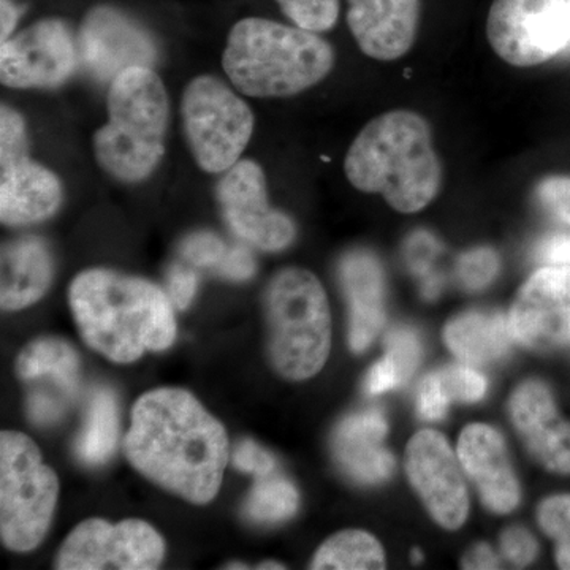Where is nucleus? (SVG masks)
<instances>
[{
    "label": "nucleus",
    "instance_id": "nucleus-33",
    "mask_svg": "<svg viewBox=\"0 0 570 570\" xmlns=\"http://www.w3.org/2000/svg\"><path fill=\"white\" fill-rule=\"evenodd\" d=\"M28 134L20 112L3 105L0 110V164L28 156Z\"/></svg>",
    "mask_w": 570,
    "mask_h": 570
},
{
    "label": "nucleus",
    "instance_id": "nucleus-27",
    "mask_svg": "<svg viewBox=\"0 0 570 570\" xmlns=\"http://www.w3.org/2000/svg\"><path fill=\"white\" fill-rule=\"evenodd\" d=\"M299 494L287 479L269 475L258 479L246 502V515L255 523H281L294 517Z\"/></svg>",
    "mask_w": 570,
    "mask_h": 570
},
{
    "label": "nucleus",
    "instance_id": "nucleus-23",
    "mask_svg": "<svg viewBox=\"0 0 570 570\" xmlns=\"http://www.w3.org/2000/svg\"><path fill=\"white\" fill-rule=\"evenodd\" d=\"M444 340L463 362L491 363L508 354L513 337L502 314L471 311L449 322Z\"/></svg>",
    "mask_w": 570,
    "mask_h": 570
},
{
    "label": "nucleus",
    "instance_id": "nucleus-44",
    "mask_svg": "<svg viewBox=\"0 0 570 570\" xmlns=\"http://www.w3.org/2000/svg\"><path fill=\"white\" fill-rule=\"evenodd\" d=\"M463 569H499V560L487 543H478L463 558Z\"/></svg>",
    "mask_w": 570,
    "mask_h": 570
},
{
    "label": "nucleus",
    "instance_id": "nucleus-25",
    "mask_svg": "<svg viewBox=\"0 0 570 570\" xmlns=\"http://www.w3.org/2000/svg\"><path fill=\"white\" fill-rule=\"evenodd\" d=\"M119 433L118 403L111 390L94 392L85 428L75 444L78 459L88 466H100L110 459Z\"/></svg>",
    "mask_w": 570,
    "mask_h": 570
},
{
    "label": "nucleus",
    "instance_id": "nucleus-21",
    "mask_svg": "<svg viewBox=\"0 0 570 570\" xmlns=\"http://www.w3.org/2000/svg\"><path fill=\"white\" fill-rule=\"evenodd\" d=\"M340 277L351 307L348 344L354 352L366 351L385 322L384 272L374 255L355 250L341 261Z\"/></svg>",
    "mask_w": 570,
    "mask_h": 570
},
{
    "label": "nucleus",
    "instance_id": "nucleus-4",
    "mask_svg": "<svg viewBox=\"0 0 570 570\" xmlns=\"http://www.w3.org/2000/svg\"><path fill=\"white\" fill-rule=\"evenodd\" d=\"M223 66L245 96L292 97L328 77L335 66V51L316 32L246 18L228 33Z\"/></svg>",
    "mask_w": 570,
    "mask_h": 570
},
{
    "label": "nucleus",
    "instance_id": "nucleus-30",
    "mask_svg": "<svg viewBox=\"0 0 570 570\" xmlns=\"http://www.w3.org/2000/svg\"><path fill=\"white\" fill-rule=\"evenodd\" d=\"M230 247L213 232H197L184 239L181 254L189 264L200 268H212L217 273Z\"/></svg>",
    "mask_w": 570,
    "mask_h": 570
},
{
    "label": "nucleus",
    "instance_id": "nucleus-13",
    "mask_svg": "<svg viewBox=\"0 0 570 570\" xmlns=\"http://www.w3.org/2000/svg\"><path fill=\"white\" fill-rule=\"evenodd\" d=\"M406 472L438 524L445 530L463 527L469 513L468 489L448 439L434 430L419 431L407 444Z\"/></svg>",
    "mask_w": 570,
    "mask_h": 570
},
{
    "label": "nucleus",
    "instance_id": "nucleus-32",
    "mask_svg": "<svg viewBox=\"0 0 570 570\" xmlns=\"http://www.w3.org/2000/svg\"><path fill=\"white\" fill-rule=\"evenodd\" d=\"M385 347H387V355L390 360L400 370L401 377L406 382L412 374L415 373L422 360V343L419 336L411 328L392 330L389 336L385 337Z\"/></svg>",
    "mask_w": 570,
    "mask_h": 570
},
{
    "label": "nucleus",
    "instance_id": "nucleus-48",
    "mask_svg": "<svg viewBox=\"0 0 570 570\" xmlns=\"http://www.w3.org/2000/svg\"><path fill=\"white\" fill-rule=\"evenodd\" d=\"M412 560H414V561L422 560V554H420L419 550H415L414 553H412Z\"/></svg>",
    "mask_w": 570,
    "mask_h": 570
},
{
    "label": "nucleus",
    "instance_id": "nucleus-39",
    "mask_svg": "<svg viewBox=\"0 0 570 570\" xmlns=\"http://www.w3.org/2000/svg\"><path fill=\"white\" fill-rule=\"evenodd\" d=\"M197 275L186 266L175 265L168 273V296L178 309H186L197 292Z\"/></svg>",
    "mask_w": 570,
    "mask_h": 570
},
{
    "label": "nucleus",
    "instance_id": "nucleus-14",
    "mask_svg": "<svg viewBox=\"0 0 570 570\" xmlns=\"http://www.w3.org/2000/svg\"><path fill=\"white\" fill-rule=\"evenodd\" d=\"M509 328L513 340L534 351L570 343V266H542L521 285Z\"/></svg>",
    "mask_w": 570,
    "mask_h": 570
},
{
    "label": "nucleus",
    "instance_id": "nucleus-36",
    "mask_svg": "<svg viewBox=\"0 0 570 570\" xmlns=\"http://www.w3.org/2000/svg\"><path fill=\"white\" fill-rule=\"evenodd\" d=\"M234 464L238 471L258 479L269 478L276 469L275 456L250 439L239 442L235 449Z\"/></svg>",
    "mask_w": 570,
    "mask_h": 570
},
{
    "label": "nucleus",
    "instance_id": "nucleus-37",
    "mask_svg": "<svg viewBox=\"0 0 570 570\" xmlns=\"http://www.w3.org/2000/svg\"><path fill=\"white\" fill-rule=\"evenodd\" d=\"M450 397L445 393L439 373H431L423 379L419 389L417 409L420 417L438 422L444 419L449 411Z\"/></svg>",
    "mask_w": 570,
    "mask_h": 570
},
{
    "label": "nucleus",
    "instance_id": "nucleus-7",
    "mask_svg": "<svg viewBox=\"0 0 570 570\" xmlns=\"http://www.w3.org/2000/svg\"><path fill=\"white\" fill-rule=\"evenodd\" d=\"M59 497L56 472L36 442L18 431L0 434V538L13 551L36 550L50 530Z\"/></svg>",
    "mask_w": 570,
    "mask_h": 570
},
{
    "label": "nucleus",
    "instance_id": "nucleus-35",
    "mask_svg": "<svg viewBox=\"0 0 570 570\" xmlns=\"http://www.w3.org/2000/svg\"><path fill=\"white\" fill-rule=\"evenodd\" d=\"M538 521L542 531L551 539L560 540L570 532V497L558 494L547 498L539 505Z\"/></svg>",
    "mask_w": 570,
    "mask_h": 570
},
{
    "label": "nucleus",
    "instance_id": "nucleus-10",
    "mask_svg": "<svg viewBox=\"0 0 570 570\" xmlns=\"http://www.w3.org/2000/svg\"><path fill=\"white\" fill-rule=\"evenodd\" d=\"M165 542L141 520L108 523L82 521L63 540L56 558L59 570H153L163 564Z\"/></svg>",
    "mask_w": 570,
    "mask_h": 570
},
{
    "label": "nucleus",
    "instance_id": "nucleus-2",
    "mask_svg": "<svg viewBox=\"0 0 570 570\" xmlns=\"http://www.w3.org/2000/svg\"><path fill=\"white\" fill-rule=\"evenodd\" d=\"M69 303L85 343L111 362H137L175 343L174 303L151 281L88 269L70 284Z\"/></svg>",
    "mask_w": 570,
    "mask_h": 570
},
{
    "label": "nucleus",
    "instance_id": "nucleus-26",
    "mask_svg": "<svg viewBox=\"0 0 570 570\" xmlns=\"http://www.w3.org/2000/svg\"><path fill=\"white\" fill-rule=\"evenodd\" d=\"M385 553L379 540L365 531L337 532L317 550L311 562L314 570L384 569Z\"/></svg>",
    "mask_w": 570,
    "mask_h": 570
},
{
    "label": "nucleus",
    "instance_id": "nucleus-11",
    "mask_svg": "<svg viewBox=\"0 0 570 570\" xmlns=\"http://www.w3.org/2000/svg\"><path fill=\"white\" fill-rule=\"evenodd\" d=\"M216 194L225 223L247 245L276 253L294 242L295 225L269 206L264 170L254 160H238L228 168Z\"/></svg>",
    "mask_w": 570,
    "mask_h": 570
},
{
    "label": "nucleus",
    "instance_id": "nucleus-1",
    "mask_svg": "<svg viewBox=\"0 0 570 570\" xmlns=\"http://www.w3.org/2000/svg\"><path fill=\"white\" fill-rule=\"evenodd\" d=\"M124 452L156 485L193 504H208L223 485L228 436L193 393L156 389L135 403Z\"/></svg>",
    "mask_w": 570,
    "mask_h": 570
},
{
    "label": "nucleus",
    "instance_id": "nucleus-45",
    "mask_svg": "<svg viewBox=\"0 0 570 570\" xmlns=\"http://www.w3.org/2000/svg\"><path fill=\"white\" fill-rule=\"evenodd\" d=\"M2 14H0V37H2L3 41L10 39L11 33H13L14 28H17V22L20 20V9L14 6L11 0H2Z\"/></svg>",
    "mask_w": 570,
    "mask_h": 570
},
{
    "label": "nucleus",
    "instance_id": "nucleus-38",
    "mask_svg": "<svg viewBox=\"0 0 570 570\" xmlns=\"http://www.w3.org/2000/svg\"><path fill=\"white\" fill-rule=\"evenodd\" d=\"M501 551L505 560L519 568H524L538 557L539 543L530 531L513 527L502 534Z\"/></svg>",
    "mask_w": 570,
    "mask_h": 570
},
{
    "label": "nucleus",
    "instance_id": "nucleus-12",
    "mask_svg": "<svg viewBox=\"0 0 570 570\" xmlns=\"http://www.w3.org/2000/svg\"><path fill=\"white\" fill-rule=\"evenodd\" d=\"M77 45L58 20L37 22L0 48V80L13 89L56 88L78 67Z\"/></svg>",
    "mask_w": 570,
    "mask_h": 570
},
{
    "label": "nucleus",
    "instance_id": "nucleus-18",
    "mask_svg": "<svg viewBox=\"0 0 570 570\" xmlns=\"http://www.w3.org/2000/svg\"><path fill=\"white\" fill-rule=\"evenodd\" d=\"M461 468L479 489L485 508L509 513L520 504V485L510 463L504 439L493 426L474 423L459 441Z\"/></svg>",
    "mask_w": 570,
    "mask_h": 570
},
{
    "label": "nucleus",
    "instance_id": "nucleus-40",
    "mask_svg": "<svg viewBox=\"0 0 570 570\" xmlns=\"http://www.w3.org/2000/svg\"><path fill=\"white\" fill-rule=\"evenodd\" d=\"M29 417L36 425H51L58 422L66 409V400L51 395L45 390H36L28 401Z\"/></svg>",
    "mask_w": 570,
    "mask_h": 570
},
{
    "label": "nucleus",
    "instance_id": "nucleus-8",
    "mask_svg": "<svg viewBox=\"0 0 570 570\" xmlns=\"http://www.w3.org/2000/svg\"><path fill=\"white\" fill-rule=\"evenodd\" d=\"M183 132L206 174H225L238 163L254 132L249 105L219 78L202 75L184 89Z\"/></svg>",
    "mask_w": 570,
    "mask_h": 570
},
{
    "label": "nucleus",
    "instance_id": "nucleus-42",
    "mask_svg": "<svg viewBox=\"0 0 570 570\" xmlns=\"http://www.w3.org/2000/svg\"><path fill=\"white\" fill-rule=\"evenodd\" d=\"M220 276L232 281H247L254 276L255 261L254 255L245 245L232 246L225 257L223 266L219 268Z\"/></svg>",
    "mask_w": 570,
    "mask_h": 570
},
{
    "label": "nucleus",
    "instance_id": "nucleus-3",
    "mask_svg": "<svg viewBox=\"0 0 570 570\" xmlns=\"http://www.w3.org/2000/svg\"><path fill=\"white\" fill-rule=\"evenodd\" d=\"M344 171L355 189L381 194L404 214L430 205L442 184L430 126L407 110L384 112L367 122L348 148Z\"/></svg>",
    "mask_w": 570,
    "mask_h": 570
},
{
    "label": "nucleus",
    "instance_id": "nucleus-16",
    "mask_svg": "<svg viewBox=\"0 0 570 570\" xmlns=\"http://www.w3.org/2000/svg\"><path fill=\"white\" fill-rule=\"evenodd\" d=\"M510 419L528 450L542 466L570 474V422L557 411L553 395L543 382H523L509 403Z\"/></svg>",
    "mask_w": 570,
    "mask_h": 570
},
{
    "label": "nucleus",
    "instance_id": "nucleus-15",
    "mask_svg": "<svg viewBox=\"0 0 570 570\" xmlns=\"http://www.w3.org/2000/svg\"><path fill=\"white\" fill-rule=\"evenodd\" d=\"M80 58L99 81H112L132 67H153L156 43L132 18L111 7L89 11L81 24Z\"/></svg>",
    "mask_w": 570,
    "mask_h": 570
},
{
    "label": "nucleus",
    "instance_id": "nucleus-47",
    "mask_svg": "<svg viewBox=\"0 0 570 570\" xmlns=\"http://www.w3.org/2000/svg\"><path fill=\"white\" fill-rule=\"evenodd\" d=\"M257 569H284V566L279 564V562H264Z\"/></svg>",
    "mask_w": 570,
    "mask_h": 570
},
{
    "label": "nucleus",
    "instance_id": "nucleus-43",
    "mask_svg": "<svg viewBox=\"0 0 570 570\" xmlns=\"http://www.w3.org/2000/svg\"><path fill=\"white\" fill-rule=\"evenodd\" d=\"M535 257L543 266H570V234L546 236L535 249Z\"/></svg>",
    "mask_w": 570,
    "mask_h": 570
},
{
    "label": "nucleus",
    "instance_id": "nucleus-6",
    "mask_svg": "<svg viewBox=\"0 0 570 570\" xmlns=\"http://www.w3.org/2000/svg\"><path fill=\"white\" fill-rule=\"evenodd\" d=\"M265 314L277 373L291 381L316 376L332 348V314L321 281L307 269H283L266 287Z\"/></svg>",
    "mask_w": 570,
    "mask_h": 570
},
{
    "label": "nucleus",
    "instance_id": "nucleus-24",
    "mask_svg": "<svg viewBox=\"0 0 570 570\" xmlns=\"http://www.w3.org/2000/svg\"><path fill=\"white\" fill-rule=\"evenodd\" d=\"M17 374L22 381L50 379L67 397L80 384V356L58 337H40L24 347L17 360Z\"/></svg>",
    "mask_w": 570,
    "mask_h": 570
},
{
    "label": "nucleus",
    "instance_id": "nucleus-22",
    "mask_svg": "<svg viewBox=\"0 0 570 570\" xmlns=\"http://www.w3.org/2000/svg\"><path fill=\"white\" fill-rule=\"evenodd\" d=\"M0 305L3 311H20L47 294L55 264L47 243L39 236H21L2 246Z\"/></svg>",
    "mask_w": 570,
    "mask_h": 570
},
{
    "label": "nucleus",
    "instance_id": "nucleus-17",
    "mask_svg": "<svg viewBox=\"0 0 570 570\" xmlns=\"http://www.w3.org/2000/svg\"><path fill=\"white\" fill-rule=\"evenodd\" d=\"M347 24L360 50L376 61L403 58L417 37L420 0H347Z\"/></svg>",
    "mask_w": 570,
    "mask_h": 570
},
{
    "label": "nucleus",
    "instance_id": "nucleus-31",
    "mask_svg": "<svg viewBox=\"0 0 570 570\" xmlns=\"http://www.w3.org/2000/svg\"><path fill=\"white\" fill-rule=\"evenodd\" d=\"M499 272L498 255L487 247L464 254L456 266L460 284L468 291H480L491 284Z\"/></svg>",
    "mask_w": 570,
    "mask_h": 570
},
{
    "label": "nucleus",
    "instance_id": "nucleus-5",
    "mask_svg": "<svg viewBox=\"0 0 570 570\" xmlns=\"http://www.w3.org/2000/svg\"><path fill=\"white\" fill-rule=\"evenodd\" d=\"M108 122L94 135L100 167L122 183H140L165 154L170 104L151 67L124 70L110 82Z\"/></svg>",
    "mask_w": 570,
    "mask_h": 570
},
{
    "label": "nucleus",
    "instance_id": "nucleus-29",
    "mask_svg": "<svg viewBox=\"0 0 570 570\" xmlns=\"http://www.w3.org/2000/svg\"><path fill=\"white\" fill-rule=\"evenodd\" d=\"M445 393L452 401L475 403L487 395L489 381L469 365H450L439 373Z\"/></svg>",
    "mask_w": 570,
    "mask_h": 570
},
{
    "label": "nucleus",
    "instance_id": "nucleus-28",
    "mask_svg": "<svg viewBox=\"0 0 570 570\" xmlns=\"http://www.w3.org/2000/svg\"><path fill=\"white\" fill-rule=\"evenodd\" d=\"M296 28L309 32L333 29L340 18V0H276Z\"/></svg>",
    "mask_w": 570,
    "mask_h": 570
},
{
    "label": "nucleus",
    "instance_id": "nucleus-9",
    "mask_svg": "<svg viewBox=\"0 0 570 570\" xmlns=\"http://www.w3.org/2000/svg\"><path fill=\"white\" fill-rule=\"evenodd\" d=\"M487 37L510 66H540L569 48L570 0H494Z\"/></svg>",
    "mask_w": 570,
    "mask_h": 570
},
{
    "label": "nucleus",
    "instance_id": "nucleus-20",
    "mask_svg": "<svg viewBox=\"0 0 570 570\" xmlns=\"http://www.w3.org/2000/svg\"><path fill=\"white\" fill-rule=\"evenodd\" d=\"M387 431V420L379 411L348 415L337 425L333 452L348 478L365 485H376L392 475L395 459L382 445Z\"/></svg>",
    "mask_w": 570,
    "mask_h": 570
},
{
    "label": "nucleus",
    "instance_id": "nucleus-34",
    "mask_svg": "<svg viewBox=\"0 0 570 570\" xmlns=\"http://www.w3.org/2000/svg\"><path fill=\"white\" fill-rule=\"evenodd\" d=\"M540 205L561 223L570 225V176L554 175L538 186Z\"/></svg>",
    "mask_w": 570,
    "mask_h": 570
},
{
    "label": "nucleus",
    "instance_id": "nucleus-41",
    "mask_svg": "<svg viewBox=\"0 0 570 570\" xmlns=\"http://www.w3.org/2000/svg\"><path fill=\"white\" fill-rule=\"evenodd\" d=\"M401 384H404V381L401 377L400 370H397L393 360L385 355L381 362L371 367L366 377V392L370 395H381V393L396 389Z\"/></svg>",
    "mask_w": 570,
    "mask_h": 570
},
{
    "label": "nucleus",
    "instance_id": "nucleus-19",
    "mask_svg": "<svg viewBox=\"0 0 570 570\" xmlns=\"http://www.w3.org/2000/svg\"><path fill=\"white\" fill-rule=\"evenodd\" d=\"M0 219L21 227L48 219L58 212L62 187L58 176L31 157L0 164Z\"/></svg>",
    "mask_w": 570,
    "mask_h": 570
},
{
    "label": "nucleus",
    "instance_id": "nucleus-46",
    "mask_svg": "<svg viewBox=\"0 0 570 570\" xmlns=\"http://www.w3.org/2000/svg\"><path fill=\"white\" fill-rule=\"evenodd\" d=\"M557 561L561 569L570 570V532L557 542Z\"/></svg>",
    "mask_w": 570,
    "mask_h": 570
}]
</instances>
